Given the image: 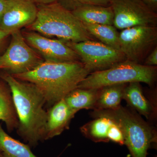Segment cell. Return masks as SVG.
Here are the masks:
<instances>
[{
	"mask_svg": "<svg viewBox=\"0 0 157 157\" xmlns=\"http://www.w3.org/2000/svg\"><path fill=\"white\" fill-rule=\"evenodd\" d=\"M0 78L11 91L18 120L17 134L29 146H36L39 141L45 140L47 111L44 109V96L33 84L9 73H2Z\"/></svg>",
	"mask_w": 157,
	"mask_h": 157,
	"instance_id": "obj_1",
	"label": "cell"
},
{
	"mask_svg": "<svg viewBox=\"0 0 157 157\" xmlns=\"http://www.w3.org/2000/svg\"><path fill=\"white\" fill-rule=\"evenodd\" d=\"M91 73L80 61L55 63L44 61L26 73L11 75L33 84L52 107L65 97Z\"/></svg>",
	"mask_w": 157,
	"mask_h": 157,
	"instance_id": "obj_2",
	"label": "cell"
},
{
	"mask_svg": "<svg viewBox=\"0 0 157 157\" xmlns=\"http://www.w3.org/2000/svg\"><path fill=\"white\" fill-rule=\"evenodd\" d=\"M36 18L26 27L45 37H54L66 42L96 41L84 25L73 14L55 2L37 5Z\"/></svg>",
	"mask_w": 157,
	"mask_h": 157,
	"instance_id": "obj_3",
	"label": "cell"
},
{
	"mask_svg": "<svg viewBox=\"0 0 157 157\" xmlns=\"http://www.w3.org/2000/svg\"><path fill=\"white\" fill-rule=\"evenodd\" d=\"M91 115L105 117L117 124L132 157H146L149 149L157 143L155 129L134 110L121 105L114 109L93 110Z\"/></svg>",
	"mask_w": 157,
	"mask_h": 157,
	"instance_id": "obj_4",
	"label": "cell"
},
{
	"mask_svg": "<svg viewBox=\"0 0 157 157\" xmlns=\"http://www.w3.org/2000/svg\"><path fill=\"white\" fill-rule=\"evenodd\" d=\"M157 77V67H150L126 60L106 70L95 71L79 83L78 88L100 89L112 85L138 82L152 85Z\"/></svg>",
	"mask_w": 157,
	"mask_h": 157,
	"instance_id": "obj_5",
	"label": "cell"
},
{
	"mask_svg": "<svg viewBox=\"0 0 157 157\" xmlns=\"http://www.w3.org/2000/svg\"><path fill=\"white\" fill-rule=\"evenodd\" d=\"M9 47L0 56V70L11 75L26 73L44 61L42 57L26 42L20 30L11 34Z\"/></svg>",
	"mask_w": 157,
	"mask_h": 157,
	"instance_id": "obj_6",
	"label": "cell"
},
{
	"mask_svg": "<svg viewBox=\"0 0 157 157\" xmlns=\"http://www.w3.org/2000/svg\"><path fill=\"white\" fill-rule=\"evenodd\" d=\"M119 38L121 51L126 59L141 64L157 46V27L140 25L124 29Z\"/></svg>",
	"mask_w": 157,
	"mask_h": 157,
	"instance_id": "obj_7",
	"label": "cell"
},
{
	"mask_svg": "<svg viewBox=\"0 0 157 157\" xmlns=\"http://www.w3.org/2000/svg\"><path fill=\"white\" fill-rule=\"evenodd\" d=\"M65 42L77 53L82 63L90 73L106 70L127 60L120 50L99 41Z\"/></svg>",
	"mask_w": 157,
	"mask_h": 157,
	"instance_id": "obj_8",
	"label": "cell"
},
{
	"mask_svg": "<svg viewBox=\"0 0 157 157\" xmlns=\"http://www.w3.org/2000/svg\"><path fill=\"white\" fill-rule=\"evenodd\" d=\"M113 13V25L123 30L136 26H157L156 12L141 0H109Z\"/></svg>",
	"mask_w": 157,
	"mask_h": 157,
	"instance_id": "obj_9",
	"label": "cell"
},
{
	"mask_svg": "<svg viewBox=\"0 0 157 157\" xmlns=\"http://www.w3.org/2000/svg\"><path fill=\"white\" fill-rule=\"evenodd\" d=\"M22 34L27 43L45 61L81 62L77 53L63 40L50 39L33 31L24 32Z\"/></svg>",
	"mask_w": 157,
	"mask_h": 157,
	"instance_id": "obj_10",
	"label": "cell"
},
{
	"mask_svg": "<svg viewBox=\"0 0 157 157\" xmlns=\"http://www.w3.org/2000/svg\"><path fill=\"white\" fill-rule=\"evenodd\" d=\"M37 5L31 0H11L0 22V29L10 34L30 25L36 18Z\"/></svg>",
	"mask_w": 157,
	"mask_h": 157,
	"instance_id": "obj_11",
	"label": "cell"
},
{
	"mask_svg": "<svg viewBox=\"0 0 157 157\" xmlns=\"http://www.w3.org/2000/svg\"><path fill=\"white\" fill-rule=\"evenodd\" d=\"M75 114L64 99L51 107L47 111L45 140L60 135L69 128L70 122Z\"/></svg>",
	"mask_w": 157,
	"mask_h": 157,
	"instance_id": "obj_12",
	"label": "cell"
},
{
	"mask_svg": "<svg viewBox=\"0 0 157 157\" xmlns=\"http://www.w3.org/2000/svg\"><path fill=\"white\" fill-rule=\"evenodd\" d=\"M140 82L128 83L125 88L123 99L131 108L147 119H154L156 116L155 105L144 94Z\"/></svg>",
	"mask_w": 157,
	"mask_h": 157,
	"instance_id": "obj_13",
	"label": "cell"
},
{
	"mask_svg": "<svg viewBox=\"0 0 157 157\" xmlns=\"http://www.w3.org/2000/svg\"><path fill=\"white\" fill-rule=\"evenodd\" d=\"M72 12L83 24L113 25L114 16L110 6L88 5L78 8Z\"/></svg>",
	"mask_w": 157,
	"mask_h": 157,
	"instance_id": "obj_14",
	"label": "cell"
},
{
	"mask_svg": "<svg viewBox=\"0 0 157 157\" xmlns=\"http://www.w3.org/2000/svg\"><path fill=\"white\" fill-rule=\"evenodd\" d=\"M0 121L5 123L9 132L17 129L18 126V118L11 90L2 78L0 80Z\"/></svg>",
	"mask_w": 157,
	"mask_h": 157,
	"instance_id": "obj_15",
	"label": "cell"
},
{
	"mask_svg": "<svg viewBox=\"0 0 157 157\" xmlns=\"http://www.w3.org/2000/svg\"><path fill=\"white\" fill-rule=\"evenodd\" d=\"M99 90L100 89L77 87L70 92L64 99L69 108L76 113L80 109H94Z\"/></svg>",
	"mask_w": 157,
	"mask_h": 157,
	"instance_id": "obj_16",
	"label": "cell"
},
{
	"mask_svg": "<svg viewBox=\"0 0 157 157\" xmlns=\"http://www.w3.org/2000/svg\"><path fill=\"white\" fill-rule=\"evenodd\" d=\"M127 84L112 85L100 88L93 110L114 109L120 106Z\"/></svg>",
	"mask_w": 157,
	"mask_h": 157,
	"instance_id": "obj_17",
	"label": "cell"
},
{
	"mask_svg": "<svg viewBox=\"0 0 157 157\" xmlns=\"http://www.w3.org/2000/svg\"><path fill=\"white\" fill-rule=\"evenodd\" d=\"M0 152L3 157H37L29 145L8 135L0 124Z\"/></svg>",
	"mask_w": 157,
	"mask_h": 157,
	"instance_id": "obj_18",
	"label": "cell"
},
{
	"mask_svg": "<svg viewBox=\"0 0 157 157\" xmlns=\"http://www.w3.org/2000/svg\"><path fill=\"white\" fill-rule=\"evenodd\" d=\"M113 121L105 117H98L80 128L82 134L96 142H107Z\"/></svg>",
	"mask_w": 157,
	"mask_h": 157,
	"instance_id": "obj_19",
	"label": "cell"
},
{
	"mask_svg": "<svg viewBox=\"0 0 157 157\" xmlns=\"http://www.w3.org/2000/svg\"><path fill=\"white\" fill-rule=\"evenodd\" d=\"M83 25L88 33L95 39H98L99 42L120 50L119 33L114 26L89 24H83Z\"/></svg>",
	"mask_w": 157,
	"mask_h": 157,
	"instance_id": "obj_20",
	"label": "cell"
},
{
	"mask_svg": "<svg viewBox=\"0 0 157 157\" xmlns=\"http://www.w3.org/2000/svg\"><path fill=\"white\" fill-rule=\"evenodd\" d=\"M56 2L68 11L76 9L88 5L109 6V0H56Z\"/></svg>",
	"mask_w": 157,
	"mask_h": 157,
	"instance_id": "obj_21",
	"label": "cell"
},
{
	"mask_svg": "<svg viewBox=\"0 0 157 157\" xmlns=\"http://www.w3.org/2000/svg\"><path fill=\"white\" fill-rule=\"evenodd\" d=\"M108 138L109 141L110 140L121 145L124 144V138L122 132L117 124L113 121L109 129Z\"/></svg>",
	"mask_w": 157,
	"mask_h": 157,
	"instance_id": "obj_22",
	"label": "cell"
},
{
	"mask_svg": "<svg viewBox=\"0 0 157 157\" xmlns=\"http://www.w3.org/2000/svg\"><path fill=\"white\" fill-rule=\"evenodd\" d=\"M143 64L150 67H157V46L153 49L145 58Z\"/></svg>",
	"mask_w": 157,
	"mask_h": 157,
	"instance_id": "obj_23",
	"label": "cell"
},
{
	"mask_svg": "<svg viewBox=\"0 0 157 157\" xmlns=\"http://www.w3.org/2000/svg\"><path fill=\"white\" fill-rule=\"evenodd\" d=\"M11 2V0H7V1L0 0V22L3 14L9 7Z\"/></svg>",
	"mask_w": 157,
	"mask_h": 157,
	"instance_id": "obj_24",
	"label": "cell"
},
{
	"mask_svg": "<svg viewBox=\"0 0 157 157\" xmlns=\"http://www.w3.org/2000/svg\"><path fill=\"white\" fill-rule=\"evenodd\" d=\"M141 1L148 8L157 13V0H141Z\"/></svg>",
	"mask_w": 157,
	"mask_h": 157,
	"instance_id": "obj_25",
	"label": "cell"
},
{
	"mask_svg": "<svg viewBox=\"0 0 157 157\" xmlns=\"http://www.w3.org/2000/svg\"><path fill=\"white\" fill-rule=\"evenodd\" d=\"M36 5H42V4H48L50 3L55 2L56 0H31Z\"/></svg>",
	"mask_w": 157,
	"mask_h": 157,
	"instance_id": "obj_26",
	"label": "cell"
},
{
	"mask_svg": "<svg viewBox=\"0 0 157 157\" xmlns=\"http://www.w3.org/2000/svg\"><path fill=\"white\" fill-rule=\"evenodd\" d=\"M9 35H11V34L0 29V45L6 37H8Z\"/></svg>",
	"mask_w": 157,
	"mask_h": 157,
	"instance_id": "obj_27",
	"label": "cell"
},
{
	"mask_svg": "<svg viewBox=\"0 0 157 157\" xmlns=\"http://www.w3.org/2000/svg\"><path fill=\"white\" fill-rule=\"evenodd\" d=\"M0 157H3L2 155V153H1V152H0Z\"/></svg>",
	"mask_w": 157,
	"mask_h": 157,
	"instance_id": "obj_28",
	"label": "cell"
},
{
	"mask_svg": "<svg viewBox=\"0 0 157 157\" xmlns=\"http://www.w3.org/2000/svg\"><path fill=\"white\" fill-rule=\"evenodd\" d=\"M4 1H7V0H4Z\"/></svg>",
	"mask_w": 157,
	"mask_h": 157,
	"instance_id": "obj_29",
	"label": "cell"
},
{
	"mask_svg": "<svg viewBox=\"0 0 157 157\" xmlns=\"http://www.w3.org/2000/svg\"></svg>",
	"mask_w": 157,
	"mask_h": 157,
	"instance_id": "obj_30",
	"label": "cell"
}]
</instances>
